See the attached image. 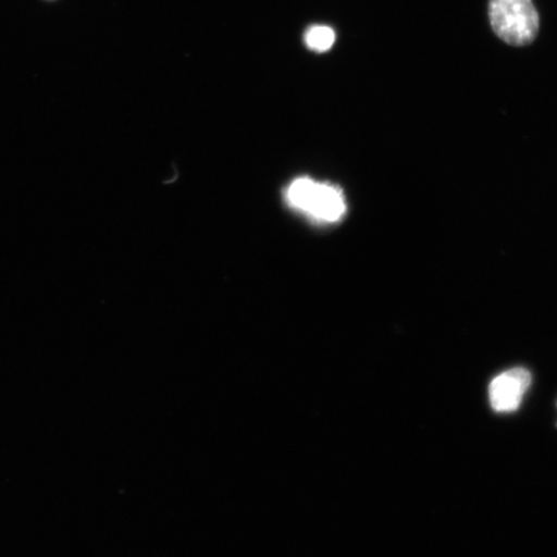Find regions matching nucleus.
Here are the masks:
<instances>
[{
  "label": "nucleus",
  "mask_w": 557,
  "mask_h": 557,
  "mask_svg": "<svg viewBox=\"0 0 557 557\" xmlns=\"http://www.w3.org/2000/svg\"><path fill=\"white\" fill-rule=\"evenodd\" d=\"M493 32L513 47L532 45L540 32V16L532 0H490Z\"/></svg>",
  "instance_id": "f257e3e1"
},
{
  "label": "nucleus",
  "mask_w": 557,
  "mask_h": 557,
  "mask_svg": "<svg viewBox=\"0 0 557 557\" xmlns=\"http://www.w3.org/2000/svg\"><path fill=\"white\" fill-rule=\"evenodd\" d=\"M288 205L320 222H337L346 213L343 191L331 184L317 183L308 177L294 181L285 193Z\"/></svg>",
  "instance_id": "f03ea898"
},
{
  "label": "nucleus",
  "mask_w": 557,
  "mask_h": 557,
  "mask_svg": "<svg viewBox=\"0 0 557 557\" xmlns=\"http://www.w3.org/2000/svg\"><path fill=\"white\" fill-rule=\"evenodd\" d=\"M532 381V374L525 368H512L498 374L490 385V401L494 412H517Z\"/></svg>",
  "instance_id": "7ed1b4c3"
},
{
  "label": "nucleus",
  "mask_w": 557,
  "mask_h": 557,
  "mask_svg": "<svg viewBox=\"0 0 557 557\" xmlns=\"http://www.w3.org/2000/svg\"><path fill=\"white\" fill-rule=\"evenodd\" d=\"M306 45L312 51L326 52L330 51L336 41V34L329 26H312L305 35Z\"/></svg>",
  "instance_id": "20e7f679"
},
{
  "label": "nucleus",
  "mask_w": 557,
  "mask_h": 557,
  "mask_svg": "<svg viewBox=\"0 0 557 557\" xmlns=\"http://www.w3.org/2000/svg\"><path fill=\"white\" fill-rule=\"evenodd\" d=\"M556 406H557V404H556Z\"/></svg>",
  "instance_id": "39448f33"
}]
</instances>
